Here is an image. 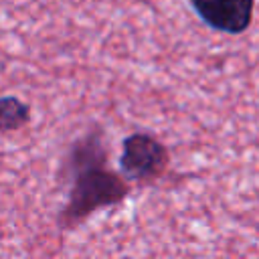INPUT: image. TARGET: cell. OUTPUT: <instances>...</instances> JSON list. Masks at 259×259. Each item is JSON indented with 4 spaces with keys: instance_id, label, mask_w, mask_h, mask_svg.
<instances>
[{
    "instance_id": "cell-3",
    "label": "cell",
    "mask_w": 259,
    "mask_h": 259,
    "mask_svg": "<svg viewBox=\"0 0 259 259\" xmlns=\"http://www.w3.org/2000/svg\"><path fill=\"white\" fill-rule=\"evenodd\" d=\"M192 10L210 28L237 34L251 24L253 0H188Z\"/></svg>"
},
{
    "instance_id": "cell-1",
    "label": "cell",
    "mask_w": 259,
    "mask_h": 259,
    "mask_svg": "<svg viewBox=\"0 0 259 259\" xmlns=\"http://www.w3.org/2000/svg\"><path fill=\"white\" fill-rule=\"evenodd\" d=\"M65 162L71 190L67 204L59 212L61 229H73L97 208L117 204L127 196V180L105 166V148L99 132L77 140Z\"/></svg>"
},
{
    "instance_id": "cell-4",
    "label": "cell",
    "mask_w": 259,
    "mask_h": 259,
    "mask_svg": "<svg viewBox=\"0 0 259 259\" xmlns=\"http://www.w3.org/2000/svg\"><path fill=\"white\" fill-rule=\"evenodd\" d=\"M30 121V107L14 95L0 97V132H16Z\"/></svg>"
},
{
    "instance_id": "cell-2",
    "label": "cell",
    "mask_w": 259,
    "mask_h": 259,
    "mask_svg": "<svg viewBox=\"0 0 259 259\" xmlns=\"http://www.w3.org/2000/svg\"><path fill=\"white\" fill-rule=\"evenodd\" d=\"M168 166V152L154 136L136 132L123 140L119 170L130 182H152Z\"/></svg>"
}]
</instances>
